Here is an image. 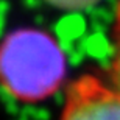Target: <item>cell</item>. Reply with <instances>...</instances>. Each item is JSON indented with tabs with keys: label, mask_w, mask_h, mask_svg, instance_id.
<instances>
[{
	"label": "cell",
	"mask_w": 120,
	"mask_h": 120,
	"mask_svg": "<svg viewBox=\"0 0 120 120\" xmlns=\"http://www.w3.org/2000/svg\"><path fill=\"white\" fill-rule=\"evenodd\" d=\"M55 2V5H62V6H70V8H80V6H86V5L94 3L95 0H52Z\"/></svg>",
	"instance_id": "cell-4"
},
{
	"label": "cell",
	"mask_w": 120,
	"mask_h": 120,
	"mask_svg": "<svg viewBox=\"0 0 120 120\" xmlns=\"http://www.w3.org/2000/svg\"><path fill=\"white\" fill-rule=\"evenodd\" d=\"M109 84L120 92V2L117 5L114 25V56L109 67Z\"/></svg>",
	"instance_id": "cell-3"
},
{
	"label": "cell",
	"mask_w": 120,
	"mask_h": 120,
	"mask_svg": "<svg viewBox=\"0 0 120 120\" xmlns=\"http://www.w3.org/2000/svg\"><path fill=\"white\" fill-rule=\"evenodd\" d=\"M66 76V56L42 30L20 28L0 44V86L20 103H39L55 94Z\"/></svg>",
	"instance_id": "cell-1"
},
{
	"label": "cell",
	"mask_w": 120,
	"mask_h": 120,
	"mask_svg": "<svg viewBox=\"0 0 120 120\" xmlns=\"http://www.w3.org/2000/svg\"><path fill=\"white\" fill-rule=\"evenodd\" d=\"M59 120H120V92L95 75L70 84Z\"/></svg>",
	"instance_id": "cell-2"
}]
</instances>
